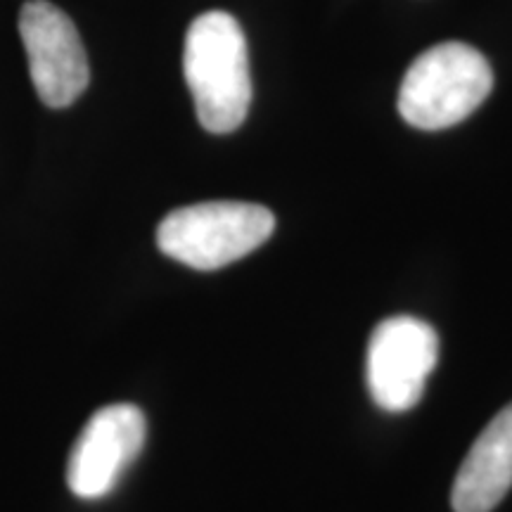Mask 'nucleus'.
I'll return each instance as SVG.
<instances>
[{
  "label": "nucleus",
  "instance_id": "1",
  "mask_svg": "<svg viewBox=\"0 0 512 512\" xmlns=\"http://www.w3.org/2000/svg\"><path fill=\"white\" fill-rule=\"evenodd\" d=\"M183 72L200 124L209 133H233L252 105V74L245 31L228 12H204L185 36Z\"/></svg>",
  "mask_w": 512,
  "mask_h": 512
},
{
  "label": "nucleus",
  "instance_id": "2",
  "mask_svg": "<svg viewBox=\"0 0 512 512\" xmlns=\"http://www.w3.org/2000/svg\"><path fill=\"white\" fill-rule=\"evenodd\" d=\"M494 72L467 43H439L415 57L401 81L399 114L422 131L460 124L489 98Z\"/></svg>",
  "mask_w": 512,
  "mask_h": 512
},
{
  "label": "nucleus",
  "instance_id": "3",
  "mask_svg": "<svg viewBox=\"0 0 512 512\" xmlns=\"http://www.w3.org/2000/svg\"><path fill=\"white\" fill-rule=\"evenodd\" d=\"M273 230V211L261 204L202 202L166 214L157 228V247L195 271H219L259 249Z\"/></svg>",
  "mask_w": 512,
  "mask_h": 512
},
{
  "label": "nucleus",
  "instance_id": "4",
  "mask_svg": "<svg viewBox=\"0 0 512 512\" xmlns=\"http://www.w3.org/2000/svg\"><path fill=\"white\" fill-rule=\"evenodd\" d=\"M437 361L439 337L430 323L413 316L382 320L368 342V392L382 411H408L425 394Z\"/></svg>",
  "mask_w": 512,
  "mask_h": 512
},
{
  "label": "nucleus",
  "instance_id": "5",
  "mask_svg": "<svg viewBox=\"0 0 512 512\" xmlns=\"http://www.w3.org/2000/svg\"><path fill=\"white\" fill-rule=\"evenodd\" d=\"M19 36L43 105L62 110L79 100L91 81V67L67 12L48 0H29L19 10Z\"/></svg>",
  "mask_w": 512,
  "mask_h": 512
},
{
  "label": "nucleus",
  "instance_id": "6",
  "mask_svg": "<svg viewBox=\"0 0 512 512\" xmlns=\"http://www.w3.org/2000/svg\"><path fill=\"white\" fill-rule=\"evenodd\" d=\"M147 437L145 415L133 403H110L86 422L69 453L67 484L83 501L105 498L138 453Z\"/></svg>",
  "mask_w": 512,
  "mask_h": 512
},
{
  "label": "nucleus",
  "instance_id": "7",
  "mask_svg": "<svg viewBox=\"0 0 512 512\" xmlns=\"http://www.w3.org/2000/svg\"><path fill=\"white\" fill-rule=\"evenodd\" d=\"M512 486V403L479 434L451 491L456 512H491Z\"/></svg>",
  "mask_w": 512,
  "mask_h": 512
}]
</instances>
